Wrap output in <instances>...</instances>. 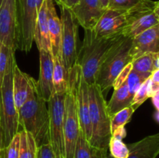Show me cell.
Wrapping results in <instances>:
<instances>
[{"label":"cell","mask_w":159,"mask_h":158,"mask_svg":"<svg viewBox=\"0 0 159 158\" xmlns=\"http://www.w3.org/2000/svg\"><path fill=\"white\" fill-rule=\"evenodd\" d=\"M82 47L78 53L77 64L82 75L89 85L95 84L98 71L112 46L124 36L123 33L110 36L97 37L93 29H84Z\"/></svg>","instance_id":"cell-1"},{"label":"cell","mask_w":159,"mask_h":158,"mask_svg":"<svg viewBox=\"0 0 159 158\" xmlns=\"http://www.w3.org/2000/svg\"><path fill=\"white\" fill-rule=\"evenodd\" d=\"M19 126L34 136L37 147L49 143V112L48 102L40 96L37 81L27 100L18 110Z\"/></svg>","instance_id":"cell-2"},{"label":"cell","mask_w":159,"mask_h":158,"mask_svg":"<svg viewBox=\"0 0 159 158\" xmlns=\"http://www.w3.org/2000/svg\"><path fill=\"white\" fill-rule=\"evenodd\" d=\"M132 39L122 36L110 50L98 71L95 84L105 98L120 73L133 60L130 54Z\"/></svg>","instance_id":"cell-3"},{"label":"cell","mask_w":159,"mask_h":158,"mask_svg":"<svg viewBox=\"0 0 159 158\" xmlns=\"http://www.w3.org/2000/svg\"><path fill=\"white\" fill-rule=\"evenodd\" d=\"M89 118L92 134L89 143L97 148L108 150L112 137L111 117L107 109V102L97 85H89Z\"/></svg>","instance_id":"cell-4"},{"label":"cell","mask_w":159,"mask_h":158,"mask_svg":"<svg viewBox=\"0 0 159 158\" xmlns=\"http://www.w3.org/2000/svg\"><path fill=\"white\" fill-rule=\"evenodd\" d=\"M16 62L15 53H12L0 87V126L2 133L3 148L11 142L19 131L18 110L16 107L12 91L13 67Z\"/></svg>","instance_id":"cell-5"},{"label":"cell","mask_w":159,"mask_h":158,"mask_svg":"<svg viewBox=\"0 0 159 158\" xmlns=\"http://www.w3.org/2000/svg\"><path fill=\"white\" fill-rule=\"evenodd\" d=\"M80 67L76 64L68 71V87L65 93L64 114V138L65 158H73L76 142L80 131L76 106L75 91Z\"/></svg>","instance_id":"cell-6"},{"label":"cell","mask_w":159,"mask_h":158,"mask_svg":"<svg viewBox=\"0 0 159 158\" xmlns=\"http://www.w3.org/2000/svg\"><path fill=\"white\" fill-rule=\"evenodd\" d=\"M40 8L37 0H16L17 50L29 52L32 48Z\"/></svg>","instance_id":"cell-7"},{"label":"cell","mask_w":159,"mask_h":158,"mask_svg":"<svg viewBox=\"0 0 159 158\" xmlns=\"http://www.w3.org/2000/svg\"><path fill=\"white\" fill-rule=\"evenodd\" d=\"M65 93H54L48 102L49 112V143L56 157L65 158L64 138Z\"/></svg>","instance_id":"cell-8"},{"label":"cell","mask_w":159,"mask_h":158,"mask_svg":"<svg viewBox=\"0 0 159 158\" xmlns=\"http://www.w3.org/2000/svg\"><path fill=\"white\" fill-rule=\"evenodd\" d=\"M61 57L65 69L69 71L78 58V23L70 9L61 7Z\"/></svg>","instance_id":"cell-9"},{"label":"cell","mask_w":159,"mask_h":158,"mask_svg":"<svg viewBox=\"0 0 159 158\" xmlns=\"http://www.w3.org/2000/svg\"><path fill=\"white\" fill-rule=\"evenodd\" d=\"M0 43L18 49L16 0H0Z\"/></svg>","instance_id":"cell-10"},{"label":"cell","mask_w":159,"mask_h":158,"mask_svg":"<svg viewBox=\"0 0 159 158\" xmlns=\"http://www.w3.org/2000/svg\"><path fill=\"white\" fill-rule=\"evenodd\" d=\"M73 16L84 29H93L104 11L100 0H79L70 9Z\"/></svg>","instance_id":"cell-11"},{"label":"cell","mask_w":159,"mask_h":158,"mask_svg":"<svg viewBox=\"0 0 159 158\" xmlns=\"http://www.w3.org/2000/svg\"><path fill=\"white\" fill-rule=\"evenodd\" d=\"M76 106L79 116L80 129L89 142L92 134L91 122L89 118V85L79 71L75 91Z\"/></svg>","instance_id":"cell-12"},{"label":"cell","mask_w":159,"mask_h":158,"mask_svg":"<svg viewBox=\"0 0 159 158\" xmlns=\"http://www.w3.org/2000/svg\"><path fill=\"white\" fill-rule=\"evenodd\" d=\"M40 53V74L37 81V88L40 96L46 102H48L54 94L53 86V69L54 58L51 51L39 50Z\"/></svg>","instance_id":"cell-13"},{"label":"cell","mask_w":159,"mask_h":158,"mask_svg":"<svg viewBox=\"0 0 159 158\" xmlns=\"http://www.w3.org/2000/svg\"><path fill=\"white\" fill-rule=\"evenodd\" d=\"M146 53H159V24L132 39L130 54L133 60Z\"/></svg>","instance_id":"cell-14"},{"label":"cell","mask_w":159,"mask_h":158,"mask_svg":"<svg viewBox=\"0 0 159 158\" xmlns=\"http://www.w3.org/2000/svg\"><path fill=\"white\" fill-rule=\"evenodd\" d=\"M35 81L32 77L22 71L16 62L13 67L12 91L17 110L20 109L30 97Z\"/></svg>","instance_id":"cell-15"},{"label":"cell","mask_w":159,"mask_h":158,"mask_svg":"<svg viewBox=\"0 0 159 158\" xmlns=\"http://www.w3.org/2000/svg\"><path fill=\"white\" fill-rule=\"evenodd\" d=\"M127 158H156L159 153V133L150 135L138 142L127 144ZM107 158H113L107 155Z\"/></svg>","instance_id":"cell-16"},{"label":"cell","mask_w":159,"mask_h":158,"mask_svg":"<svg viewBox=\"0 0 159 158\" xmlns=\"http://www.w3.org/2000/svg\"><path fill=\"white\" fill-rule=\"evenodd\" d=\"M47 1L48 29L51 44L53 57L61 56V22L54 6V0Z\"/></svg>","instance_id":"cell-17"},{"label":"cell","mask_w":159,"mask_h":158,"mask_svg":"<svg viewBox=\"0 0 159 158\" xmlns=\"http://www.w3.org/2000/svg\"><path fill=\"white\" fill-rule=\"evenodd\" d=\"M34 42L37 44L38 50H46L51 52V44L50 40L49 29L48 23V14H47V1L44 0L42 3L38 15L37 23L34 30Z\"/></svg>","instance_id":"cell-18"},{"label":"cell","mask_w":159,"mask_h":158,"mask_svg":"<svg viewBox=\"0 0 159 158\" xmlns=\"http://www.w3.org/2000/svg\"><path fill=\"white\" fill-rule=\"evenodd\" d=\"M159 24V6L143 14L132 22L123 32L124 37L134 38L144 31Z\"/></svg>","instance_id":"cell-19"},{"label":"cell","mask_w":159,"mask_h":158,"mask_svg":"<svg viewBox=\"0 0 159 158\" xmlns=\"http://www.w3.org/2000/svg\"><path fill=\"white\" fill-rule=\"evenodd\" d=\"M114 88L110 102L107 103V109L110 117L123 108L131 105L133 96L130 94L127 79L119 86Z\"/></svg>","instance_id":"cell-20"},{"label":"cell","mask_w":159,"mask_h":158,"mask_svg":"<svg viewBox=\"0 0 159 158\" xmlns=\"http://www.w3.org/2000/svg\"><path fill=\"white\" fill-rule=\"evenodd\" d=\"M107 155L108 150L92 146L80 129L73 158H107Z\"/></svg>","instance_id":"cell-21"},{"label":"cell","mask_w":159,"mask_h":158,"mask_svg":"<svg viewBox=\"0 0 159 158\" xmlns=\"http://www.w3.org/2000/svg\"><path fill=\"white\" fill-rule=\"evenodd\" d=\"M131 68L141 75L149 77L159 70V53H146L131 62Z\"/></svg>","instance_id":"cell-22"},{"label":"cell","mask_w":159,"mask_h":158,"mask_svg":"<svg viewBox=\"0 0 159 158\" xmlns=\"http://www.w3.org/2000/svg\"><path fill=\"white\" fill-rule=\"evenodd\" d=\"M54 69H53V86L54 93L66 92L68 87V71L65 69L61 56L53 57Z\"/></svg>","instance_id":"cell-23"},{"label":"cell","mask_w":159,"mask_h":158,"mask_svg":"<svg viewBox=\"0 0 159 158\" xmlns=\"http://www.w3.org/2000/svg\"><path fill=\"white\" fill-rule=\"evenodd\" d=\"M18 133L20 134L19 158L37 157V145L32 134L23 129Z\"/></svg>","instance_id":"cell-24"},{"label":"cell","mask_w":159,"mask_h":158,"mask_svg":"<svg viewBox=\"0 0 159 158\" xmlns=\"http://www.w3.org/2000/svg\"><path fill=\"white\" fill-rule=\"evenodd\" d=\"M135 111L136 110L133 108V106L130 105L113 115L111 117V122H110L111 133L115 131L116 129L125 126L126 124L130 120V118Z\"/></svg>","instance_id":"cell-25"},{"label":"cell","mask_w":159,"mask_h":158,"mask_svg":"<svg viewBox=\"0 0 159 158\" xmlns=\"http://www.w3.org/2000/svg\"><path fill=\"white\" fill-rule=\"evenodd\" d=\"M109 155L113 158H127L129 150L127 144L123 142V139L112 136L109 143Z\"/></svg>","instance_id":"cell-26"},{"label":"cell","mask_w":159,"mask_h":158,"mask_svg":"<svg viewBox=\"0 0 159 158\" xmlns=\"http://www.w3.org/2000/svg\"><path fill=\"white\" fill-rule=\"evenodd\" d=\"M15 52L16 51L12 48L0 43V87L6 74L11 54Z\"/></svg>","instance_id":"cell-27"},{"label":"cell","mask_w":159,"mask_h":158,"mask_svg":"<svg viewBox=\"0 0 159 158\" xmlns=\"http://www.w3.org/2000/svg\"><path fill=\"white\" fill-rule=\"evenodd\" d=\"M148 85H149V77L147 80L144 81L141 86L139 87L137 91L135 92L134 95L133 99H132L131 106L135 110L141 106L147 99H150L149 98V93H148Z\"/></svg>","instance_id":"cell-28"},{"label":"cell","mask_w":159,"mask_h":158,"mask_svg":"<svg viewBox=\"0 0 159 158\" xmlns=\"http://www.w3.org/2000/svg\"><path fill=\"white\" fill-rule=\"evenodd\" d=\"M148 78V77L144 75H141V74H138L136 71H134V70H132L129 73L128 76L127 77V85H128L129 91H130V94L134 97L135 92L137 91V90L139 88V87L141 86V84L145 80Z\"/></svg>","instance_id":"cell-29"},{"label":"cell","mask_w":159,"mask_h":158,"mask_svg":"<svg viewBox=\"0 0 159 158\" xmlns=\"http://www.w3.org/2000/svg\"><path fill=\"white\" fill-rule=\"evenodd\" d=\"M20 148V134L17 133L11 142L2 149L1 158H19Z\"/></svg>","instance_id":"cell-30"},{"label":"cell","mask_w":159,"mask_h":158,"mask_svg":"<svg viewBox=\"0 0 159 158\" xmlns=\"http://www.w3.org/2000/svg\"><path fill=\"white\" fill-rule=\"evenodd\" d=\"M145 0H108L107 9L129 10Z\"/></svg>","instance_id":"cell-31"},{"label":"cell","mask_w":159,"mask_h":158,"mask_svg":"<svg viewBox=\"0 0 159 158\" xmlns=\"http://www.w3.org/2000/svg\"><path fill=\"white\" fill-rule=\"evenodd\" d=\"M36 158H55V154L53 151L51 144L46 143L37 147Z\"/></svg>","instance_id":"cell-32"},{"label":"cell","mask_w":159,"mask_h":158,"mask_svg":"<svg viewBox=\"0 0 159 158\" xmlns=\"http://www.w3.org/2000/svg\"><path fill=\"white\" fill-rule=\"evenodd\" d=\"M79 0H54L60 7L66 8L68 9H71L74 6L77 5Z\"/></svg>","instance_id":"cell-33"},{"label":"cell","mask_w":159,"mask_h":158,"mask_svg":"<svg viewBox=\"0 0 159 158\" xmlns=\"http://www.w3.org/2000/svg\"><path fill=\"white\" fill-rule=\"evenodd\" d=\"M126 130L124 129V127H120V128L116 129L115 131H113L112 133V136H114V137L118 138V139H123L126 136Z\"/></svg>","instance_id":"cell-34"},{"label":"cell","mask_w":159,"mask_h":158,"mask_svg":"<svg viewBox=\"0 0 159 158\" xmlns=\"http://www.w3.org/2000/svg\"><path fill=\"white\" fill-rule=\"evenodd\" d=\"M152 100V103H153L154 107L155 108V111H158L159 110V91L155 93L153 96L151 97Z\"/></svg>","instance_id":"cell-35"},{"label":"cell","mask_w":159,"mask_h":158,"mask_svg":"<svg viewBox=\"0 0 159 158\" xmlns=\"http://www.w3.org/2000/svg\"><path fill=\"white\" fill-rule=\"evenodd\" d=\"M3 149V143H2V133L1 126H0V158H1L2 151Z\"/></svg>","instance_id":"cell-36"},{"label":"cell","mask_w":159,"mask_h":158,"mask_svg":"<svg viewBox=\"0 0 159 158\" xmlns=\"http://www.w3.org/2000/svg\"><path fill=\"white\" fill-rule=\"evenodd\" d=\"M100 2L102 8H103L104 9H107V6H108V0H100Z\"/></svg>","instance_id":"cell-37"},{"label":"cell","mask_w":159,"mask_h":158,"mask_svg":"<svg viewBox=\"0 0 159 158\" xmlns=\"http://www.w3.org/2000/svg\"><path fill=\"white\" fill-rule=\"evenodd\" d=\"M154 116H155V120H156V122H158V116H159L158 111H155V114L154 115Z\"/></svg>","instance_id":"cell-38"},{"label":"cell","mask_w":159,"mask_h":158,"mask_svg":"<svg viewBox=\"0 0 159 158\" xmlns=\"http://www.w3.org/2000/svg\"><path fill=\"white\" fill-rule=\"evenodd\" d=\"M55 158H63V157H56V156H55Z\"/></svg>","instance_id":"cell-39"}]
</instances>
